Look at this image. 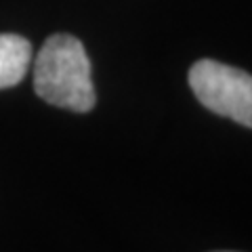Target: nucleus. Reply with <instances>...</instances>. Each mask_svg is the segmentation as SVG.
Here are the masks:
<instances>
[{"label": "nucleus", "instance_id": "f257e3e1", "mask_svg": "<svg viewBox=\"0 0 252 252\" xmlns=\"http://www.w3.org/2000/svg\"><path fill=\"white\" fill-rule=\"evenodd\" d=\"M34 89L46 103L72 112L94 107L91 61L82 42L69 34H55L42 44L34 63Z\"/></svg>", "mask_w": 252, "mask_h": 252}, {"label": "nucleus", "instance_id": "f03ea898", "mask_svg": "<svg viewBox=\"0 0 252 252\" xmlns=\"http://www.w3.org/2000/svg\"><path fill=\"white\" fill-rule=\"evenodd\" d=\"M189 86L206 109L252 128L250 74L212 59H202L189 69Z\"/></svg>", "mask_w": 252, "mask_h": 252}, {"label": "nucleus", "instance_id": "7ed1b4c3", "mask_svg": "<svg viewBox=\"0 0 252 252\" xmlns=\"http://www.w3.org/2000/svg\"><path fill=\"white\" fill-rule=\"evenodd\" d=\"M32 44L17 34H0V89L19 84L28 74Z\"/></svg>", "mask_w": 252, "mask_h": 252}]
</instances>
